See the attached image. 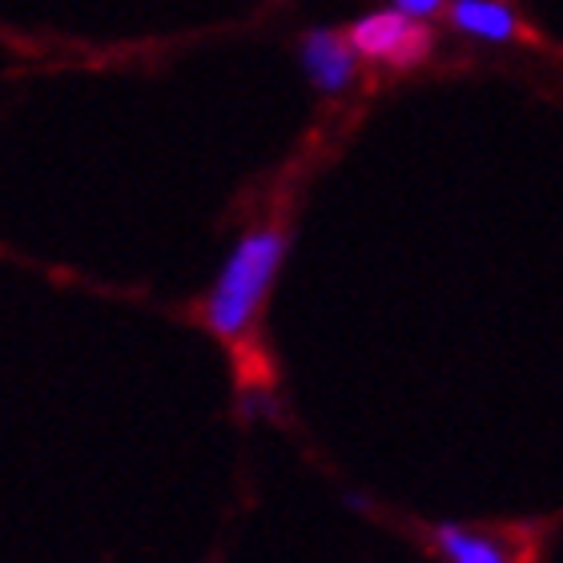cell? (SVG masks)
I'll list each match as a JSON object with an SVG mask.
<instances>
[{
	"instance_id": "3",
	"label": "cell",
	"mask_w": 563,
	"mask_h": 563,
	"mask_svg": "<svg viewBox=\"0 0 563 563\" xmlns=\"http://www.w3.org/2000/svg\"><path fill=\"white\" fill-rule=\"evenodd\" d=\"M298 57H302L306 81L327 97L346 93L354 85V77H358V48H354L351 36L339 33V29H310V33L302 36Z\"/></svg>"
},
{
	"instance_id": "1",
	"label": "cell",
	"mask_w": 563,
	"mask_h": 563,
	"mask_svg": "<svg viewBox=\"0 0 563 563\" xmlns=\"http://www.w3.org/2000/svg\"><path fill=\"white\" fill-rule=\"evenodd\" d=\"M290 254V238L278 225H262L238 238L230 250L222 274L213 278L206 302H201V322L210 334L225 342H242L258 322L262 306L278 282L282 262Z\"/></svg>"
},
{
	"instance_id": "5",
	"label": "cell",
	"mask_w": 563,
	"mask_h": 563,
	"mask_svg": "<svg viewBox=\"0 0 563 563\" xmlns=\"http://www.w3.org/2000/svg\"><path fill=\"white\" fill-rule=\"evenodd\" d=\"M434 552L451 563H504L511 560V548L487 536V531L463 528V523H434L431 531Z\"/></svg>"
},
{
	"instance_id": "6",
	"label": "cell",
	"mask_w": 563,
	"mask_h": 563,
	"mask_svg": "<svg viewBox=\"0 0 563 563\" xmlns=\"http://www.w3.org/2000/svg\"><path fill=\"white\" fill-rule=\"evenodd\" d=\"M399 12H407V16H419V21H427V16H434V12H443L451 0H390Z\"/></svg>"
},
{
	"instance_id": "4",
	"label": "cell",
	"mask_w": 563,
	"mask_h": 563,
	"mask_svg": "<svg viewBox=\"0 0 563 563\" xmlns=\"http://www.w3.org/2000/svg\"><path fill=\"white\" fill-rule=\"evenodd\" d=\"M446 16H451V24H455L459 33L492 41V45H507V41L519 36L516 12L507 9L504 0H451Z\"/></svg>"
},
{
	"instance_id": "2",
	"label": "cell",
	"mask_w": 563,
	"mask_h": 563,
	"mask_svg": "<svg viewBox=\"0 0 563 563\" xmlns=\"http://www.w3.org/2000/svg\"><path fill=\"white\" fill-rule=\"evenodd\" d=\"M351 45L358 48V57L366 60H383L390 69H415L422 60L431 57L434 36L427 29V21L419 16H407L395 4L378 12H366L346 29Z\"/></svg>"
}]
</instances>
